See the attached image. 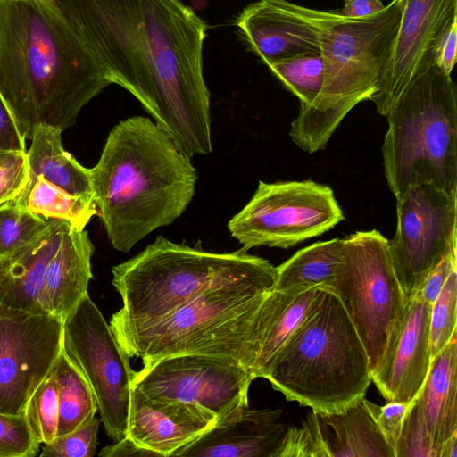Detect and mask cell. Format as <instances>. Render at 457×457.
<instances>
[{"mask_svg": "<svg viewBox=\"0 0 457 457\" xmlns=\"http://www.w3.org/2000/svg\"><path fill=\"white\" fill-rule=\"evenodd\" d=\"M112 84L191 158L212 150L204 77L208 26L180 0H59Z\"/></svg>", "mask_w": 457, "mask_h": 457, "instance_id": "1", "label": "cell"}, {"mask_svg": "<svg viewBox=\"0 0 457 457\" xmlns=\"http://www.w3.org/2000/svg\"><path fill=\"white\" fill-rule=\"evenodd\" d=\"M110 84L59 0H0V94L26 139L71 127Z\"/></svg>", "mask_w": 457, "mask_h": 457, "instance_id": "2", "label": "cell"}, {"mask_svg": "<svg viewBox=\"0 0 457 457\" xmlns=\"http://www.w3.org/2000/svg\"><path fill=\"white\" fill-rule=\"evenodd\" d=\"M90 177L108 239L124 253L175 221L192 201L197 180L190 158L142 116L112 128Z\"/></svg>", "mask_w": 457, "mask_h": 457, "instance_id": "3", "label": "cell"}, {"mask_svg": "<svg viewBox=\"0 0 457 457\" xmlns=\"http://www.w3.org/2000/svg\"><path fill=\"white\" fill-rule=\"evenodd\" d=\"M263 378L287 401L321 413L343 411L365 398L371 383L370 359L329 287H320Z\"/></svg>", "mask_w": 457, "mask_h": 457, "instance_id": "4", "label": "cell"}, {"mask_svg": "<svg viewBox=\"0 0 457 457\" xmlns=\"http://www.w3.org/2000/svg\"><path fill=\"white\" fill-rule=\"evenodd\" d=\"M275 280L217 285L152 322L110 327L127 355L140 358L143 366L171 355L203 354L249 369L260 307Z\"/></svg>", "mask_w": 457, "mask_h": 457, "instance_id": "5", "label": "cell"}, {"mask_svg": "<svg viewBox=\"0 0 457 457\" xmlns=\"http://www.w3.org/2000/svg\"><path fill=\"white\" fill-rule=\"evenodd\" d=\"M112 284L122 300L111 327L156 320L203 291L225 283L276 278L269 261L247 253H212L158 237L142 252L112 268Z\"/></svg>", "mask_w": 457, "mask_h": 457, "instance_id": "6", "label": "cell"}, {"mask_svg": "<svg viewBox=\"0 0 457 457\" xmlns=\"http://www.w3.org/2000/svg\"><path fill=\"white\" fill-rule=\"evenodd\" d=\"M401 20L399 0L362 18L343 17L326 34L320 49L324 80L315 104L300 109L289 135L313 154L327 143L345 115L370 100L387 61Z\"/></svg>", "mask_w": 457, "mask_h": 457, "instance_id": "7", "label": "cell"}, {"mask_svg": "<svg viewBox=\"0 0 457 457\" xmlns=\"http://www.w3.org/2000/svg\"><path fill=\"white\" fill-rule=\"evenodd\" d=\"M382 156L395 198L431 184L457 193V96L451 77L436 65L420 75L386 115Z\"/></svg>", "mask_w": 457, "mask_h": 457, "instance_id": "8", "label": "cell"}, {"mask_svg": "<svg viewBox=\"0 0 457 457\" xmlns=\"http://www.w3.org/2000/svg\"><path fill=\"white\" fill-rule=\"evenodd\" d=\"M327 287L339 297L355 327L372 373L409 301L393 266L389 241L376 229L345 237L343 260Z\"/></svg>", "mask_w": 457, "mask_h": 457, "instance_id": "9", "label": "cell"}, {"mask_svg": "<svg viewBox=\"0 0 457 457\" xmlns=\"http://www.w3.org/2000/svg\"><path fill=\"white\" fill-rule=\"evenodd\" d=\"M345 216L333 190L311 180L260 181L248 204L228 223L243 249H287L324 234Z\"/></svg>", "mask_w": 457, "mask_h": 457, "instance_id": "10", "label": "cell"}, {"mask_svg": "<svg viewBox=\"0 0 457 457\" xmlns=\"http://www.w3.org/2000/svg\"><path fill=\"white\" fill-rule=\"evenodd\" d=\"M62 351L87 381L107 436L126 437L134 370L88 294L63 320Z\"/></svg>", "mask_w": 457, "mask_h": 457, "instance_id": "11", "label": "cell"}, {"mask_svg": "<svg viewBox=\"0 0 457 457\" xmlns=\"http://www.w3.org/2000/svg\"><path fill=\"white\" fill-rule=\"evenodd\" d=\"M396 213L389 249L397 279L410 300L443 259L457 255V193L431 184L411 187L396 198Z\"/></svg>", "mask_w": 457, "mask_h": 457, "instance_id": "12", "label": "cell"}, {"mask_svg": "<svg viewBox=\"0 0 457 457\" xmlns=\"http://www.w3.org/2000/svg\"><path fill=\"white\" fill-rule=\"evenodd\" d=\"M253 379L249 369L237 361L178 354L134 371L132 385L152 399L194 404L217 421L248 405V390Z\"/></svg>", "mask_w": 457, "mask_h": 457, "instance_id": "13", "label": "cell"}, {"mask_svg": "<svg viewBox=\"0 0 457 457\" xmlns=\"http://www.w3.org/2000/svg\"><path fill=\"white\" fill-rule=\"evenodd\" d=\"M63 320L44 313L0 314V413L18 415L62 350Z\"/></svg>", "mask_w": 457, "mask_h": 457, "instance_id": "14", "label": "cell"}, {"mask_svg": "<svg viewBox=\"0 0 457 457\" xmlns=\"http://www.w3.org/2000/svg\"><path fill=\"white\" fill-rule=\"evenodd\" d=\"M401 20L371 97L386 116L408 87L435 65L436 46L457 21V0H399Z\"/></svg>", "mask_w": 457, "mask_h": 457, "instance_id": "15", "label": "cell"}, {"mask_svg": "<svg viewBox=\"0 0 457 457\" xmlns=\"http://www.w3.org/2000/svg\"><path fill=\"white\" fill-rule=\"evenodd\" d=\"M344 16L288 0H257L235 21L238 35L267 66L308 54H320L328 31Z\"/></svg>", "mask_w": 457, "mask_h": 457, "instance_id": "16", "label": "cell"}, {"mask_svg": "<svg viewBox=\"0 0 457 457\" xmlns=\"http://www.w3.org/2000/svg\"><path fill=\"white\" fill-rule=\"evenodd\" d=\"M277 457H395L364 399L337 413L311 411L288 427Z\"/></svg>", "mask_w": 457, "mask_h": 457, "instance_id": "17", "label": "cell"}, {"mask_svg": "<svg viewBox=\"0 0 457 457\" xmlns=\"http://www.w3.org/2000/svg\"><path fill=\"white\" fill-rule=\"evenodd\" d=\"M432 304L414 295L393 326L371 381L388 402L411 403L428 376L431 354L429 326Z\"/></svg>", "mask_w": 457, "mask_h": 457, "instance_id": "18", "label": "cell"}, {"mask_svg": "<svg viewBox=\"0 0 457 457\" xmlns=\"http://www.w3.org/2000/svg\"><path fill=\"white\" fill-rule=\"evenodd\" d=\"M281 415L278 409L239 407L171 456L277 457L289 427Z\"/></svg>", "mask_w": 457, "mask_h": 457, "instance_id": "19", "label": "cell"}, {"mask_svg": "<svg viewBox=\"0 0 457 457\" xmlns=\"http://www.w3.org/2000/svg\"><path fill=\"white\" fill-rule=\"evenodd\" d=\"M215 422L194 404L152 399L132 387L127 436L159 457L171 456Z\"/></svg>", "mask_w": 457, "mask_h": 457, "instance_id": "20", "label": "cell"}, {"mask_svg": "<svg viewBox=\"0 0 457 457\" xmlns=\"http://www.w3.org/2000/svg\"><path fill=\"white\" fill-rule=\"evenodd\" d=\"M70 226L49 219L36 237L0 259V314L46 313L41 302L46 267Z\"/></svg>", "mask_w": 457, "mask_h": 457, "instance_id": "21", "label": "cell"}, {"mask_svg": "<svg viewBox=\"0 0 457 457\" xmlns=\"http://www.w3.org/2000/svg\"><path fill=\"white\" fill-rule=\"evenodd\" d=\"M94 251L87 232L71 225L46 267L41 297L46 313L64 320L88 294Z\"/></svg>", "mask_w": 457, "mask_h": 457, "instance_id": "22", "label": "cell"}, {"mask_svg": "<svg viewBox=\"0 0 457 457\" xmlns=\"http://www.w3.org/2000/svg\"><path fill=\"white\" fill-rule=\"evenodd\" d=\"M320 287L271 289L258 313L249 368L254 379L264 378L274 358L308 313Z\"/></svg>", "mask_w": 457, "mask_h": 457, "instance_id": "23", "label": "cell"}, {"mask_svg": "<svg viewBox=\"0 0 457 457\" xmlns=\"http://www.w3.org/2000/svg\"><path fill=\"white\" fill-rule=\"evenodd\" d=\"M417 398L439 457L444 442L457 434V333L431 361Z\"/></svg>", "mask_w": 457, "mask_h": 457, "instance_id": "24", "label": "cell"}, {"mask_svg": "<svg viewBox=\"0 0 457 457\" xmlns=\"http://www.w3.org/2000/svg\"><path fill=\"white\" fill-rule=\"evenodd\" d=\"M62 132L50 126L39 125L36 128L27 152V186L37 177L42 176L71 195L94 197L90 169L83 167L64 150Z\"/></svg>", "mask_w": 457, "mask_h": 457, "instance_id": "25", "label": "cell"}, {"mask_svg": "<svg viewBox=\"0 0 457 457\" xmlns=\"http://www.w3.org/2000/svg\"><path fill=\"white\" fill-rule=\"evenodd\" d=\"M345 238L317 242L297 251L276 267L273 289H307L328 286L343 260Z\"/></svg>", "mask_w": 457, "mask_h": 457, "instance_id": "26", "label": "cell"}, {"mask_svg": "<svg viewBox=\"0 0 457 457\" xmlns=\"http://www.w3.org/2000/svg\"><path fill=\"white\" fill-rule=\"evenodd\" d=\"M11 202L46 220H62L79 229H85L91 218L98 214L94 197L71 195L42 176Z\"/></svg>", "mask_w": 457, "mask_h": 457, "instance_id": "27", "label": "cell"}, {"mask_svg": "<svg viewBox=\"0 0 457 457\" xmlns=\"http://www.w3.org/2000/svg\"><path fill=\"white\" fill-rule=\"evenodd\" d=\"M52 372L59 398L57 436H60L94 418L97 406L87 381L62 350Z\"/></svg>", "mask_w": 457, "mask_h": 457, "instance_id": "28", "label": "cell"}, {"mask_svg": "<svg viewBox=\"0 0 457 457\" xmlns=\"http://www.w3.org/2000/svg\"><path fill=\"white\" fill-rule=\"evenodd\" d=\"M272 74L300 101V109L312 106L323 86L320 54H308L268 65Z\"/></svg>", "mask_w": 457, "mask_h": 457, "instance_id": "29", "label": "cell"}, {"mask_svg": "<svg viewBox=\"0 0 457 457\" xmlns=\"http://www.w3.org/2000/svg\"><path fill=\"white\" fill-rule=\"evenodd\" d=\"M23 411L37 443L46 445L57 436L59 398L52 371L33 392Z\"/></svg>", "mask_w": 457, "mask_h": 457, "instance_id": "30", "label": "cell"}, {"mask_svg": "<svg viewBox=\"0 0 457 457\" xmlns=\"http://www.w3.org/2000/svg\"><path fill=\"white\" fill-rule=\"evenodd\" d=\"M48 222L12 202L0 205V258L31 240Z\"/></svg>", "mask_w": 457, "mask_h": 457, "instance_id": "31", "label": "cell"}, {"mask_svg": "<svg viewBox=\"0 0 457 457\" xmlns=\"http://www.w3.org/2000/svg\"><path fill=\"white\" fill-rule=\"evenodd\" d=\"M457 270L447 278L430 314L429 347L435 358L457 333Z\"/></svg>", "mask_w": 457, "mask_h": 457, "instance_id": "32", "label": "cell"}, {"mask_svg": "<svg viewBox=\"0 0 457 457\" xmlns=\"http://www.w3.org/2000/svg\"><path fill=\"white\" fill-rule=\"evenodd\" d=\"M395 457H436L435 447L417 396L405 412Z\"/></svg>", "mask_w": 457, "mask_h": 457, "instance_id": "33", "label": "cell"}, {"mask_svg": "<svg viewBox=\"0 0 457 457\" xmlns=\"http://www.w3.org/2000/svg\"><path fill=\"white\" fill-rule=\"evenodd\" d=\"M101 420L96 416L65 435L44 445L41 457H93L96 453L97 433Z\"/></svg>", "mask_w": 457, "mask_h": 457, "instance_id": "34", "label": "cell"}, {"mask_svg": "<svg viewBox=\"0 0 457 457\" xmlns=\"http://www.w3.org/2000/svg\"><path fill=\"white\" fill-rule=\"evenodd\" d=\"M39 445L24 411L18 415L0 413V457H34Z\"/></svg>", "mask_w": 457, "mask_h": 457, "instance_id": "35", "label": "cell"}, {"mask_svg": "<svg viewBox=\"0 0 457 457\" xmlns=\"http://www.w3.org/2000/svg\"><path fill=\"white\" fill-rule=\"evenodd\" d=\"M28 181L27 152L0 149V205L17 199Z\"/></svg>", "mask_w": 457, "mask_h": 457, "instance_id": "36", "label": "cell"}, {"mask_svg": "<svg viewBox=\"0 0 457 457\" xmlns=\"http://www.w3.org/2000/svg\"><path fill=\"white\" fill-rule=\"evenodd\" d=\"M364 403L384 437L395 452L403 418L411 403L388 402L386 405L380 406L365 398Z\"/></svg>", "mask_w": 457, "mask_h": 457, "instance_id": "37", "label": "cell"}, {"mask_svg": "<svg viewBox=\"0 0 457 457\" xmlns=\"http://www.w3.org/2000/svg\"><path fill=\"white\" fill-rule=\"evenodd\" d=\"M26 138L0 94V149L26 151Z\"/></svg>", "mask_w": 457, "mask_h": 457, "instance_id": "38", "label": "cell"}, {"mask_svg": "<svg viewBox=\"0 0 457 457\" xmlns=\"http://www.w3.org/2000/svg\"><path fill=\"white\" fill-rule=\"evenodd\" d=\"M454 270H457V255L445 257L429 274L416 295L420 296L424 301L433 304L447 278Z\"/></svg>", "mask_w": 457, "mask_h": 457, "instance_id": "39", "label": "cell"}, {"mask_svg": "<svg viewBox=\"0 0 457 457\" xmlns=\"http://www.w3.org/2000/svg\"><path fill=\"white\" fill-rule=\"evenodd\" d=\"M457 21H454L438 43L435 53V65L451 75L456 62Z\"/></svg>", "mask_w": 457, "mask_h": 457, "instance_id": "40", "label": "cell"}, {"mask_svg": "<svg viewBox=\"0 0 457 457\" xmlns=\"http://www.w3.org/2000/svg\"><path fill=\"white\" fill-rule=\"evenodd\" d=\"M98 455L101 457H159L157 453L140 446L129 436L104 447Z\"/></svg>", "mask_w": 457, "mask_h": 457, "instance_id": "41", "label": "cell"}, {"mask_svg": "<svg viewBox=\"0 0 457 457\" xmlns=\"http://www.w3.org/2000/svg\"><path fill=\"white\" fill-rule=\"evenodd\" d=\"M385 7L381 0H345L340 12L346 18L368 17Z\"/></svg>", "mask_w": 457, "mask_h": 457, "instance_id": "42", "label": "cell"}, {"mask_svg": "<svg viewBox=\"0 0 457 457\" xmlns=\"http://www.w3.org/2000/svg\"><path fill=\"white\" fill-rule=\"evenodd\" d=\"M439 457H457V434L444 442Z\"/></svg>", "mask_w": 457, "mask_h": 457, "instance_id": "43", "label": "cell"}, {"mask_svg": "<svg viewBox=\"0 0 457 457\" xmlns=\"http://www.w3.org/2000/svg\"><path fill=\"white\" fill-rule=\"evenodd\" d=\"M1 259V258H0Z\"/></svg>", "mask_w": 457, "mask_h": 457, "instance_id": "44", "label": "cell"}]
</instances>
